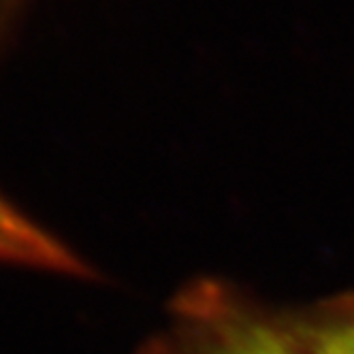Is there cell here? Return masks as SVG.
Returning a JSON list of instances; mask_svg holds the SVG:
<instances>
[{
	"label": "cell",
	"mask_w": 354,
	"mask_h": 354,
	"mask_svg": "<svg viewBox=\"0 0 354 354\" xmlns=\"http://www.w3.org/2000/svg\"><path fill=\"white\" fill-rule=\"evenodd\" d=\"M24 3H26V0H0V21L7 17V13L13 15Z\"/></svg>",
	"instance_id": "cell-4"
},
{
	"label": "cell",
	"mask_w": 354,
	"mask_h": 354,
	"mask_svg": "<svg viewBox=\"0 0 354 354\" xmlns=\"http://www.w3.org/2000/svg\"><path fill=\"white\" fill-rule=\"evenodd\" d=\"M137 354H188V352L180 346V342H177L169 331H165L158 337L147 339Z\"/></svg>",
	"instance_id": "cell-3"
},
{
	"label": "cell",
	"mask_w": 354,
	"mask_h": 354,
	"mask_svg": "<svg viewBox=\"0 0 354 354\" xmlns=\"http://www.w3.org/2000/svg\"><path fill=\"white\" fill-rule=\"evenodd\" d=\"M277 312L290 337L308 354H354V292Z\"/></svg>",
	"instance_id": "cell-2"
},
{
	"label": "cell",
	"mask_w": 354,
	"mask_h": 354,
	"mask_svg": "<svg viewBox=\"0 0 354 354\" xmlns=\"http://www.w3.org/2000/svg\"><path fill=\"white\" fill-rule=\"evenodd\" d=\"M169 333L188 354H308L286 331L280 312L214 277L177 292Z\"/></svg>",
	"instance_id": "cell-1"
}]
</instances>
